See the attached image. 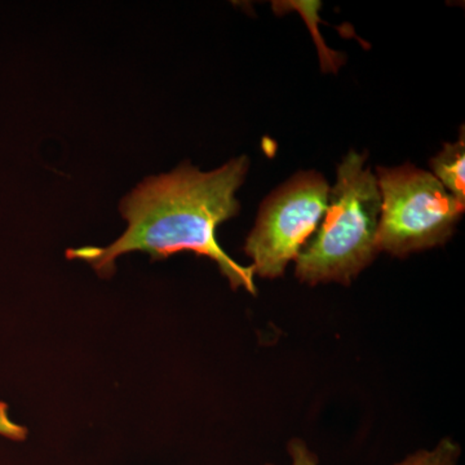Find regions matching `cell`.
<instances>
[{"label":"cell","instance_id":"cell-6","mask_svg":"<svg viewBox=\"0 0 465 465\" xmlns=\"http://www.w3.org/2000/svg\"><path fill=\"white\" fill-rule=\"evenodd\" d=\"M289 452L292 459L291 465H317L316 455L312 454L302 440H291ZM459 457H460V448L457 443L452 442L451 440H443L432 451L421 450L396 465H457Z\"/></svg>","mask_w":465,"mask_h":465},{"label":"cell","instance_id":"cell-3","mask_svg":"<svg viewBox=\"0 0 465 465\" xmlns=\"http://www.w3.org/2000/svg\"><path fill=\"white\" fill-rule=\"evenodd\" d=\"M375 176L381 195L379 252L406 256L451 237L465 203L452 197L432 173L406 163L378 167Z\"/></svg>","mask_w":465,"mask_h":465},{"label":"cell","instance_id":"cell-1","mask_svg":"<svg viewBox=\"0 0 465 465\" xmlns=\"http://www.w3.org/2000/svg\"><path fill=\"white\" fill-rule=\"evenodd\" d=\"M249 158L242 155L210 173L188 162L173 173L149 177L122 201L127 229L108 247L67 250V259L84 260L101 275L112 277L115 260L134 251L153 260L191 251L213 260L232 289L256 293L255 271L226 255L216 240L217 226L240 213L235 193L249 173Z\"/></svg>","mask_w":465,"mask_h":465},{"label":"cell","instance_id":"cell-4","mask_svg":"<svg viewBox=\"0 0 465 465\" xmlns=\"http://www.w3.org/2000/svg\"><path fill=\"white\" fill-rule=\"evenodd\" d=\"M329 183L316 171L299 173L266 198L244 244L255 274L281 277L316 231L329 207Z\"/></svg>","mask_w":465,"mask_h":465},{"label":"cell","instance_id":"cell-2","mask_svg":"<svg viewBox=\"0 0 465 465\" xmlns=\"http://www.w3.org/2000/svg\"><path fill=\"white\" fill-rule=\"evenodd\" d=\"M366 157L349 152L339 164L322 225L296 258L302 282L349 284L378 255L381 195Z\"/></svg>","mask_w":465,"mask_h":465},{"label":"cell","instance_id":"cell-7","mask_svg":"<svg viewBox=\"0 0 465 465\" xmlns=\"http://www.w3.org/2000/svg\"><path fill=\"white\" fill-rule=\"evenodd\" d=\"M0 434L8 437V439L16 440L25 439V430L9 421L7 406L2 402H0Z\"/></svg>","mask_w":465,"mask_h":465},{"label":"cell","instance_id":"cell-5","mask_svg":"<svg viewBox=\"0 0 465 465\" xmlns=\"http://www.w3.org/2000/svg\"><path fill=\"white\" fill-rule=\"evenodd\" d=\"M464 163V128H461L460 139L454 143H445L439 154L430 159L433 176L461 203H465Z\"/></svg>","mask_w":465,"mask_h":465}]
</instances>
